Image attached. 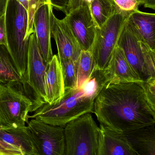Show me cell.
<instances>
[{
	"mask_svg": "<svg viewBox=\"0 0 155 155\" xmlns=\"http://www.w3.org/2000/svg\"><path fill=\"white\" fill-rule=\"evenodd\" d=\"M32 102L20 82L0 83V125L9 128L25 127Z\"/></svg>",
	"mask_w": 155,
	"mask_h": 155,
	"instance_id": "cell-4",
	"label": "cell"
},
{
	"mask_svg": "<svg viewBox=\"0 0 155 155\" xmlns=\"http://www.w3.org/2000/svg\"><path fill=\"white\" fill-rule=\"evenodd\" d=\"M93 1V0H69L67 14L79 7L89 6L91 2Z\"/></svg>",
	"mask_w": 155,
	"mask_h": 155,
	"instance_id": "cell-28",
	"label": "cell"
},
{
	"mask_svg": "<svg viewBox=\"0 0 155 155\" xmlns=\"http://www.w3.org/2000/svg\"><path fill=\"white\" fill-rule=\"evenodd\" d=\"M0 155H25L19 148L0 140Z\"/></svg>",
	"mask_w": 155,
	"mask_h": 155,
	"instance_id": "cell-27",
	"label": "cell"
},
{
	"mask_svg": "<svg viewBox=\"0 0 155 155\" xmlns=\"http://www.w3.org/2000/svg\"><path fill=\"white\" fill-rule=\"evenodd\" d=\"M63 77L65 90L78 88V62L67 60L60 62Z\"/></svg>",
	"mask_w": 155,
	"mask_h": 155,
	"instance_id": "cell-23",
	"label": "cell"
},
{
	"mask_svg": "<svg viewBox=\"0 0 155 155\" xmlns=\"http://www.w3.org/2000/svg\"><path fill=\"white\" fill-rule=\"evenodd\" d=\"M53 11L51 3L40 7L34 17L33 26L37 44L45 62L48 64L52 58L51 43V14Z\"/></svg>",
	"mask_w": 155,
	"mask_h": 155,
	"instance_id": "cell-12",
	"label": "cell"
},
{
	"mask_svg": "<svg viewBox=\"0 0 155 155\" xmlns=\"http://www.w3.org/2000/svg\"><path fill=\"white\" fill-rule=\"evenodd\" d=\"M25 8L28 16V26L25 40L28 41L30 35L35 32L33 20L35 14L41 6L51 3L50 0H17Z\"/></svg>",
	"mask_w": 155,
	"mask_h": 155,
	"instance_id": "cell-24",
	"label": "cell"
},
{
	"mask_svg": "<svg viewBox=\"0 0 155 155\" xmlns=\"http://www.w3.org/2000/svg\"><path fill=\"white\" fill-rule=\"evenodd\" d=\"M123 134L136 155H155V124Z\"/></svg>",
	"mask_w": 155,
	"mask_h": 155,
	"instance_id": "cell-16",
	"label": "cell"
},
{
	"mask_svg": "<svg viewBox=\"0 0 155 155\" xmlns=\"http://www.w3.org/2000/svg\"><path fill=\"white\" fill-rule=\"evenodd\" d=\"M97 155H137L123 133L111 130L103 125L99 127Z\"/></svg>",
	"mask_w": 155,
	"mask_h": 155,
	"instance_id": "cell-13",
	"label": "cell"
},
{
	"mask_svg": "<svg viewBox=\"0 0 155 155\" xmlns=\"http://www.w3.org/2000/svg\"><path fill=\"white\" fill-rule=\"evenodd\" d=\"M78 78L77 86H81L83 83L91 75L96 67L95 61L92 51H81L77 60Z\"/></svg>",
	"mask_w": 155,
	"mask_h": 155,
	"instance_id": "cell-22",
	"label": "cell"
},
{
	"mask_svg": "<svg viewBox=\"0 0 155 155\" xmlns=\"http://www.w3.org/2000/svg\"><path fill=\"white\" fill-rule=\"evenodd\" d=\"M141 5L145 8H150L154 10L155 9V0H141Z\"/></svg>",
	"mask_w": 155,
	"mask_h": 155,
	"instance_id": "cell-31",
	"label": "cell"
},
{
	"mask_svg": "<svg viewBox=\"0 0 155 155\" xmlns=\"http://www.w3.org/2000/svg\"><path fill=\"white\" fill-rule=\"evenodd\" d=\"M47 64L45 61L37 44L35 33L29 39L26 73L22 85L32 102L31 113L35 112L46 103V71Z\"/></svg>",
	"mask_w": 155,
	"mask_h": 155,
	"instance_id": "cell-7",
	"label": "cell"
},
{
	"mask_svg": "<svg viewBox=\"0 0 155 155\" xmlns=\"http://www.w3.org/2000/svg\"><path fill=\"white\" fill-rule=\"evenodd\" d=\"M89 7L98 28L103 26L110 17L116 12L113 0H93Z\"/></svg>",
	"mask_w": 155,
	"mask_h": 155,
	"instance_id": "cell-21",
	"label": "cell"
},
{
	"mask_svg": "<svg viewBox=\"0 0 155 155\" xmlns=\"http://www.w3.org/2000/svg\"><path fill=\"white\" fill-rule=\"evenodd\" d=\"M33 155H63L64 127L54 126L32 119L26 126Z\"/></svg>",
	"mask_w": 155,
	"mask_h": 155,
	"instance_id": "cell-9",
	"label": "cell"
},
{
	"mask_svg": "<svg viewBox=\"0 0 155 155\" xmlns=\"http://www.w3.org/2000/svg\"><path fill=\"white\" fill-rule=\"evenodd\" d=\"M51 34L57 46L59 61L78 60L82 50L65 19H58L51 14Z\"/></svg>",
	"mask_w": 155,
	"mask_h": 155,
	"instance_id": "cell-11",
	"label": "cell"
},
{
	"mask_svg": "<svg viewBox=\"0 0 155 155\" xmlns=\"http://www.w3.org/2000/svg\"><path fill=\"white\" fill-rule=\"evenodd\" d=\"M110 80V74L107 69L100 70L95 67L89 77L79 87L86 95L95 100Z\"/></svg>",
	"mask_w": 155,
	"mask_h": 155,
	"instance_id": "cell-19",
	"label": "cell"
},
{
	"mask_svg": "<svg viewBox=\"0 0 155 155\" xmlns=\"http://www.w3.org/2000/svg\"><path fill=\"white\" fill-rule=\"evenodd\" d=\"M0 44L7 47L5 14L0 15Z\"/></svg>",
	"mask_w": 155,
	"mask_h": 155,
	"instance_id": "cell-30",
	"label": "cell"
},
{
	"mask_svg": "<svg viewBox=\"0 0 155 155\" xmlns=\"http://www.w3.org/2000/svg\"><path fill=\"white\" fill-rule=\"evenodd\" d=\"M149 103L155 109V78H150L142 83Z\"/></svg>",
	"mask_w": 155,
	"mask_h": 155,
	"instance_id": "cell-26",
	"label": "cell"
},
{
	"mask_svg": "<svg viewBox=\"0 0 155 155\" xmlns=\"http://www.w3.org/2000/svg\"><path fill=\"white\" fill-rule=\"evenodd\" d=\"M53 8L60 11L65 14H67L69 0H50Z\"/></svg>",
	"mask_w": 155,
	"mask_h": 155,
	"instance_id": "cell-29",
	"label": "cell"
},
{
	"mask_svg": "<svg viewBox=\"0 0 155 155\" xmlns=\"http://www.w3.org/2000/svg\"><path fill=\"white\" fill-rule=\"evenodd\" d=\"M106 69L110 74V84L143 82L128 62L122 48L117 45Z\"/></svg>",
	"mask_w": 155,
	"mask_h": 155,
	"instance_id": "cell-14",
	"label": "cell"
},
{
	"mask_svg": "<svg viewBox=\"0 0 155 155\" xmlns=\"http://www.w3.org/2000/svg\"><path fill=\"white\" fill-rule=\"evenodd\" d=\"M5 19L7 47L22 84L26 73L29 43L25 40L28 26L27 12L17 0H7Z\"/></svg>",
	"mask_w": 155,
	"mask_h": 155,
	"instance_id": "cell-3",
	"label": "cell"
},
{
	"mask_svg": "<svg viewBox=\"0 0 155 155\" xmlns=\"http://www.w3.org/2000/svg\"><path fill=\"white\" fill-rule=\"evenodd\" d=\"M127 21L134 28L141 39L155 50V14L139 10L130 15Z\"/></svg>",
	"mask_w": 155,
	"mask_h": 155,
	"instance_id": "cell-17",
	"label": "cell"
},
{
	"mask_svg": "<svg viewBox=\"0 0 155 155\" xmlns=\"http://www.w3.org/2000/svg\"><path fill=\"white\" fill-rule=\"evenodd\" d=\"M64 130L63 155H97L99 127L91 114L70 122Z\"/></svg>",
	"mask_w": 155,
	"mask_h": 155,
	"instance_id": "cell-6",
	"label": "cell"
},
{
	"mask_svg": "<svg viewBox=\"0 0 155 155\" xmlns=\"http://www.w3.org/2000/svg\"><path fill=\"white\" fill-rule=\"evenodd\" d=\"M116 12L129 17L130 15L139 10L141 5L139 0H113Z\"/></svg>",
	"mask_w": 155,
	"mask_h": 155,
	"instance_id": "cell-25",
	"label": "cell"
},
{
	"mask_svg": "<svg viewBox=\"0 0 155 155\" xmlns=\"http://www.w3.org/2000/svg\"><path fill=\"white\" fill-rule=\"evenodd\" d=\"M117 45L122 48L128 62L143 82L155 78V50L141 39L127 20Z\"/></svg>",
	"mask_w": 155,
	"mask_h": 155,
	"instance_id": "cell-5",
	"label": "cell"
},
{
	"mask_svg": "<svg viewBox=\"0 0 155 155\" xmlns=\"http://www.w3.org/2000/svg\"><path fill=\"white\" fill-rule=\"evenodd\" d=\"M139 1H141V0H139Z\"/></svg>",
	"mask_w": 155,
	"mask_h": 155,
	"instance_id": "cell-33",
	"label": "cell"
},
{
	"mask_svg": "<svg viewBox=\"0 0 155 155\" xmlns=\"http://www.w3.org/2000/svg\"><path fill=\"white\" fill-rule=\"evenodd\" d=\"M16 81L22 83L13 60L5 45L0 44V83Z\"/></svg>",
	"mask_w": 155,
	"mask_h": 155,
	"instance_id": "cell-20",
	"label": "cell"
},
{
	"mask_svg": "<svg viewBox=\"0 0 155 155\" xmlns=\"http://www.w3.org/2000/svg\"><path fill=\"white\" fill-rule=\"evenodd\" d=\"M128 17L116 12L103 26L97 28L91 50L95 61L96 68L105 70L108 67Z\"/></svg>",
	"mask_w": 155,
	"mask_h": 155,
	"instance_id": "cell-8",
	"label": "cell"
},
{
	"mask_svg": "<svg viewBox=\"0 0 155 155\" xmlns=\"http://www.w3.org/2000/svg\"><path fill=\"white\" fill-rule=\"evenodd\" d=\"M0 140L19 148L25 155H33L32 146L26 126L23 128H13L0 125Z\"/></svg>",
	"mask_w": 155,
	"mask_h": 155,
	"instance_id": "cell-18",
	"label": "cell"
},
{
	"mask_svg": "<svg viewBox=\"0 0 155 155\" xmlns=\"http://www.w3.org/2000/svg\"><path fill=\"white\" fill-rule=\"evenodd\" d=\"M93 113L100 124L119 133L155 124V109L142 83L106 84L95 100Z\"/></svg>",
	"mask_w": 155,
	"mask_h": 155,
	"instance_id": "cell-1",
	"label": "cell"
},
{
	"mask_svg": "<svg viewBox=\"0 0 155 155\" xmlns=\"http://www.w3.org/2000/svg\"><path fill=\"white\" fill-rule=\"evenodd\" d=\"M7 0H0V15L4 14Z\"/></svg>",
	"mask_w": 155,
	"mask_h": 155,
	"instance_id": "cell-32",
	"label": "cell"
},
{
	"mask_svg": "<svg viewBox=\"0 0 155 155\" xmlns=\"http://www.w3.org/2000/svg\"><path fill=\"white\" fill-rule=\"evenodd\" d=\"M45 82L46 103L50 105L57 103L65 93L62 67L57 54L53 55L47 64Z\"/></svg>",
	"mask_w": 155,
	"mask_h": 155,
	"instance_id": "cell-15",
	"label": "cell"
},
{
	"mask_svg": "<svg viewBox=\"0 0 155 155\" xmlns=\"http://www.w3.org/2000/svg\"><path fill=\"white\" fill-rule=\"evenodd\" d=\"M64 18L81 50H91L98 27L91 14L89 6L77 8L66 15Z\"/></svg>",
	"mask_w": 155,
	"mask_h": 155,
	"instance_id": "cell-10",
	"label": "cell"
},
{
	"mask_svg": "<svg viewBox=\"0 0 155 155\" xmlns=\"http://www.w3.org/2000/svg\"><path fill=\"white\" fill-rule=\"evenodd\" d=\"M95 100L85 94L80 87L65 90L62 99L53 104L45 103L28 115L35 119L54 126L64 127L68 123L86 114L93 113Z\"/></svg>",
	"mask_w": 155,
	"mask_h": 155,
	"instance_id": "cell-2",
	"label": "cell"
}]
</instances>
